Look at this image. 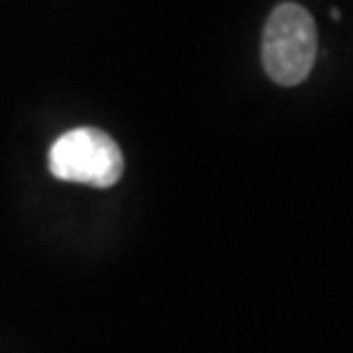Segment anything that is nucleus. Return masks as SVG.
<instances>
[{"mask_svg": "<svg viewBox=\"0 0 353 353\" xmlns=\"http://www.w3.org/2000/svg\"><path fill=\"white\" fill-rule=\"evenodd\" d=\"M264 69L280 85H299L316 58V26L305 7L282 3L271 12L262 39Z\"/></svg>", "mask_w": 353, "mask_h": 353, "instance_id": "1", "label": "nucleus"}, {"mask_svg": "<svg viewBox=\"0 0 353 353\" xmlns=\"http://www.w3.org/2000/svg\"><path fill=\"white\" fill-rule=\"evenodd\" d=\"M48 170L62 181L110 188L124 172V157L108 133L81 126L62 133L51 145Z\"/></svg>", "mask_w": 353, "mask_h": 353, "instance_id": "2", "label": "nucleus"}]
</instances>
